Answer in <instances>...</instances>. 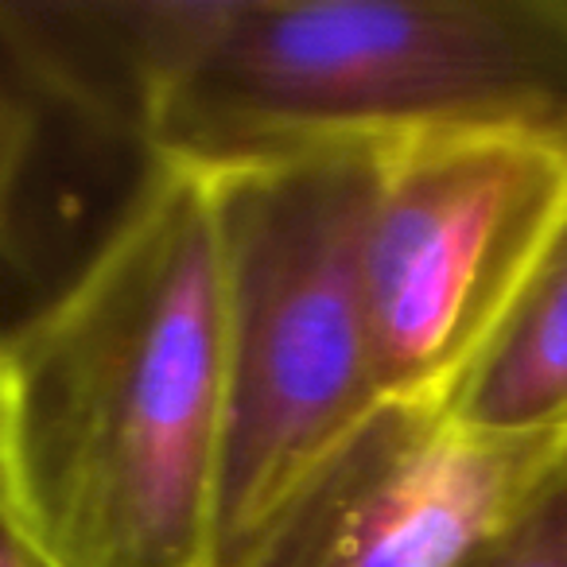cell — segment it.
<instances>
[{
    "label": "cell",
    "mask_w": 567,
    "mask_h": 567,
    "mask_svg": "<svg viewBox=\"0 0 567 567\" xmlns=\"http://www.w3.org/2000/svg\"><path fill=\"white\" fill-rule=\"evenodd\" d=\"M214 183L148 159L117 221L0 334V525L43 567H214Z\"/></svg>",
    "instance_id": "1"
},
{
    "label": "cell",
    "mask_w": 567,
    "mask_h": 567,
    "mask_svg": "<svg viewBox=\"0 0 567 567\" xmlns=\"http://www.w3.org/2000/svg\"><path fill=\"white\" fill-rule=\"evenodd\" d=\"M466 128L567 136V0H210L141 144L221 172Z\"/></svg>",
    "instance_id": "2"
},
{
    "label": "cell",
    "mask_w": 567,
    "mask_h": 567,
    "mask_svg": "<svg viewBox=\"0 0 567 567\" xmlns=\"http://www.w3.org/2000/svg\"><path fill=\"white\" fill-rule=\"evenodd\" d=\"M221 260L214 567H257L389 409L365 300L378 148L206 172Z\"/></svg>",
    "instance_id": "3"
},
{
    "label": "cell",
    "mask_w": 567,
    "mask_h": 567,
    "mask_svg": "<svg viewBox=\"0 0 567 567\" xmlns=\"http://www.w3.org/2000/svg\"><path fill=\"white\" fill-rule=\"evenodd\" d=\"M567 190V136L466 128L378 148L365 300L389 404L447 409L517 303Z\"/></svg>",
    "instance_id": "4"
},
{
    "label": "cell",
    "mask_w": 567,
    "mask_h": 567,
    "mask_svg": "<svg viewBox=\"0 0 567 567\" xmlns=\"http://www.w3.org/2000/svg\"><path fill=\"white\" fill-rule=\"evenodd\" d=\"M556 435H494L440 409L389 404L257 567H463Z\"/></svg>",
    "instance_id": "5"
},
{
    "label": "cell",
    "mask_w": 567,
    "mask_h": 567,
    "mask_svg": "<svg viewBox=\"0 0 567 567\" xmlns=\"http://www.w3.org/2000/svg\"><path fill=\"white\" fill-rule=\"evenodd\" d=\"M443 412L494 435L567 427V190L517 303Z\"/></svg>",
    "instance_id": "6"
},
{
    "label": "cell",
    "mask_w": 567,
    "mask_h": 567,
    "mask_svg": "<svg viewBox=\"0 0 567 567\" xmlns=\"http://www.w3.org/2000/svg\"><path fill=\"white\" fill-rule=\"evenodd\" d=\"M463 567H567V427L497 533Z\"/></svg>",
    "instance_id": "7"
},
{
    "label": "cell",
    "mask_w": 567,
    "mask_h": 567,
    "mask_svg": "<svg viewBox=\"0 0 567 567\" xmlns=\"http://www.w3.org/2000/svg\"><path fill=\"white\" fill-rule=\"evenodd\" d=\"M40 97L43 90L28 74L24 59L17 55L9 32H4V20H0V249L12 229L17 198L35 152Z\"/></svg>",
    "instance_id": "8"
},
{
    "label": "cell",
    "mask_w": 567,
    "mask_h": 567,
    "mask_svg": "<svg viewBox=\"0 0 567 567\" xmlns=\"http://www.w3.org/2000/svg\"><path fill=\"white\" fill-rule=\"evenodd\" d=\"M0 567H43V564L24 548V544L12 540L9 528L0 525Z\"/></svg>",
    "instance_id": "9"
}]
</instances>
